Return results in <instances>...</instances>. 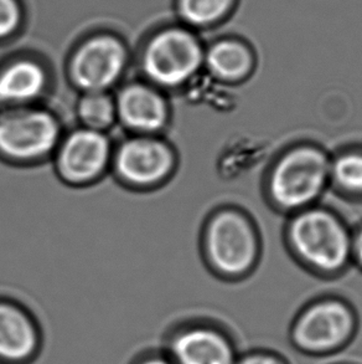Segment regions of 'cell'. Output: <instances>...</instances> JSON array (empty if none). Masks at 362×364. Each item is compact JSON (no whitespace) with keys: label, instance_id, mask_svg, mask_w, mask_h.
I'll use <instances>...</instances> for the list:
<instances>
[{"label":"cell","instance_id":"15","mask_svg":"<svg viewBox=\"0 0 362 364\" xmlns=\"http://www.w3.org/2000/svg\"><path fill=\"white\" fill-rule=\"evenodd\" d=\"M330 187L340 196L362 199V147L353 146L330 157Z\"/></svg>","mask_w":362,"mask_h":364},{"label":"cell","instance_id":"5","mask_svg":"<svg viewBox=\"0 0 362 364\" xmlns=\"http://www.w3.org/2000/svg\"><path fill=\"white\" fill-rule=\"evenodd\" d=\"M59 121L48 109L19 107L0 117V154L14 162L48 157L60 143Z\"/></svg>","mask_w":362,"mask_h":364},{"label":"cell","instance_id":"17","mask_svg":"<svg viewBox=\"0 0 362 364\" xmlns=\"http://www.w3.org/2000/svg\"><path fill=\"white\" fill-rule=\"evenodd\" d=\"M77 116L84 128L104 132L117 119L116 100L108 92H84L77 104Z\"/></svg>","mask_w":362,"mask_h":364},{"label":"cell","instance_id":"9","mask_svg":"<svg viewBox=\"0 0 362 364\" xmlns=\"http://www.w3.org/2000/svg\"><path fill=\"white\" fill-rule=\"evenodd\" d=\"M257 64L253 45L241 35L221 36L205 48L204 68L221 84H243L255 74Z\"/></svg>","mask_w":362,"mask_h":364},{"label":"cell","instance_id":"16","mask_svg":"<svg viewBox=\"0 0 362 364\" xmlns=\"http://www.w3.org/2000/svg\"><path fill=\"white\" fill-rule=\"evenodd\" d=\"M242 0H180L179 10L187 25L210 29L225 24L238 11Z\"/></svg>","mask_w":362,"mask_h":364},{"label":"cell","instance_id":"4","mask_svg":"<svg viewBox=\"0 0 362 364\" xmlns=\"http://www.w3.org/2000/svg\"><path fill=\"white\" fill-rule=\"evenodd\" d=\"M205 48L197 35L172 28L155 35L143 54V71L153 84L177 87L194 79L204 68Z\"/></svg>","mask_w":362,"mask_h":364},{"label":"cell","instance_id":"7","mask_svg":"<svg viewBox=\"0 0 362 364\" xmlns=\"http://www.w3.org/2000/svg\"><path fill=\"white\" fill-rule=\"evenodd\" d=\"M56 149V169L60 177L75 186L96 181L112 156L111 142L104 132L84 127L67 134Z\"/></svg>","mask_w":362,"mask_h":364},{"label":"cell","instance_id":"2","mask_svg":"<svg viewBox=\"0 0 362 364\" xmlns=\"http://www.w3.org/2000/svg\"><path fill=\"white\" fill-rule=\"evenodd\" d=\"M284 239L294 259L318 275H338L353 262V232L329 208L314 205L290 215Z\"/></svg>","mask_w":362,"mask_h":364},{"label":"cell","instance_id":"10","mask_svg":"<svg viewBox=\"0 0 362 364\" xmlns=\"http://www.w3.org/2000/svg\"><path fill=\"white\" fill-rule=\"evenodd\" d=\"M117 119L133 132L143 136L165 127L169 109L165 99L152 86L131 84L123 87L116 99Z\"/></svg>","mask_w":362,"mask_h":364},{"label":"cell","instance_id":"3","mask_svg":"<svg viewBox=\"0 0 362 364\" xmlns=\"http://www.w3.org/2000/svg\"><path fill=\"white\" fill-rule=\"evenodd\" d=\"M206 261L219 275L238 279L255 270L262 252L255 220L240 208L224 207L212 213L204 229Z\"/></svg>","mask_w":362,"mask_h":364},{"label":"cell","instance_id":"6","mask_svg":"<svg viewBox=\"0 0 362 364\" xmlns=\"http://www.w3.org/2000/svg\"><path fill=\"white\" fill-rule=\"evenodd\" d=\"M127 65V53L112 36H96L75 53L71 77L84 92H107L117 84Z\"/></svg>","mask_w":362,"mask_h":364},{"label":"cell","instance_id":"21","mask_svg":"<svg viewBox=\"0 0 362 364\" xmlns=\"http://www.w3.org/2000/svg\"><path fill=\"white\" fill-rule=\"evenodd\" d=\"M142 364H170L168 363L167 360H159V358H153V360H148L143 362Z\"/></svg>","mask_w":362,"mask_h":364},{"label":"cell","instance_id":"8","mask_svg":"<svg viewBox=\"0 0 362 364\" xmlns=\"http://www.w3.org/2000/svg\"><path fill=\"white\" fill-rule=\"evenodd\" d=\"M114 169L131 186L149 187L172 172L175 156L167 143L153 136L128 138L114 154Z\"/></svg>","mask_w":362,"mask_h":364},{"label":"cell","instance_id":"12","mask_svg":"<svg viewBox=\"0 0 362 364\" xmlns=\"http://www.w3.org/2000/svg\"><path fill=\"white\" fill-rule=\"evenodd\" d=\"M48 74L34 60H15L0 70V105L28 107L44 95Z\"/></svg>","mask_w":362,"mask_h":364},{"label":"cell","instance_id":"18","mask_svg":"<svg viewBox=\"0 0 362 364\" xmlns=\"http://www.w3.org/2000/svg\"><path fill=\"white\" fill-rule=\"evenodd\" d=\"M20 21L19 6L15 0H0V39L14 31Z\"/></svg>","mask_w":362,"mask_h":364},{"label":"cell","instance_id":"1","mask_svg":"<svg viewBox=\"0 0 362 364\" xmlns=\"http://www.w3.org/2000/svg\"><path fill=\"white\" fill-rule=\"evenodd\" d=\"M330 154L312 142L294 143L275 157L265 179L270 207L293 215L318 205L330 188Z\"/></svg>","mask_w":362,"mask_h":364},{"label":"cell","instance_id":"14","mask_svg":"<svg viewBox=\"0 0 362 364\" xmlns=\"http://www.w3.org/2000/svg\"><path fill=\"white\" fill-rule=\"evenodd\" d=\"M36 347V332L23 311L0 302V358L23 360Z\"/></svg>","mask_w":362,"mask_h":364},{"label":"cell","instance_id":"11","mask_svg":"<svg viewBox=\"0 0 362 364\" xmlns=\"http://www.w3.org/2000/svg\"><path fill=\"white\" fill-rule=\"evenodd\" d=\"M351 316L339 301H322L304 314L297 327L299 343L309 350H328L348 335Z\"/></svg>","mask_w":362,"mask_h":364},{"label":"cell","instance_id":"13","mask_svg":"<svg viewBox=\"0 0 362 364\" xmlns=\"http://www.w3.org/2000/svg\"><path fill=\"white\" fill-rule=\"evenodd\" d=\"M172 353L179 364H231L232 360L226 341L202 328L181 333L172 343Z\"/></svg>","mask_w":362,"mask_h":364},{"label":"cell","instance_id":"20","mask_svg":"<svg viewBox=\"0 0 362 364\" xmlns=\"http://www.w3.org/2000/svg\"><path fill=\"white\" fill-rule=\"evenodd\" d=\"M241 364H278L275 360L272 358H267V357H253V358H248V360H243Z\"/></svg>","mask_w":362,"mask_h":364},{"label":"cell","instance_id":"19","mask_svg":"<svg viewBox=\"0 0 362 364\" xmlns=\"http://www.w3.org/2000/svg\"><path fill=\"white\" fill-rule=\"evenodd\" d=\"M351 257H353V262L362 270V225L353 232Z\"/></svg>","mask_w":362,"mask_h":364}]
</instances>
